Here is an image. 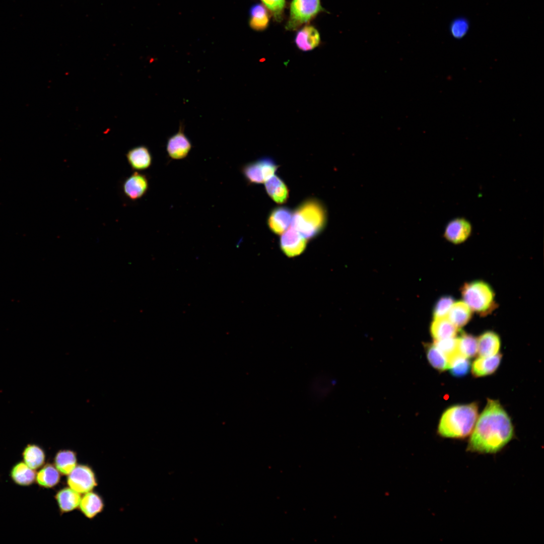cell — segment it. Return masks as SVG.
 I'll return each instance as SVG.
<instances>
[{
  "label": "cell",
  "instance_id": "cell-1",
  "mask_svg": "<svg viewBox=\"0 0 544 544\" xmlns=\"http://www.w3.org/2000/svg\"><path fill=\"white\" fill-rule=\"evenodd\" d=\"M467 450L481 454L500 451L512 439L511 419L498 400L488 399L487 405L476 421Z\"/></svg>",
  "mask_w": 544,
  "mask_h": 544
},
{
  "label": "cell",
  "instance_id": "cell-2",
  "mask_svg": "<svg viewBox=\"0 0 544 544\" xmlns=\"http://www.w3.org/2000/svg\"><path fill=\"white\" fill-rule=\"evenodd\" d=\"M478 418V405L475 402L451 406L442 414L438 433L445 438H465L472 432Z\"/></svg>",
  "mask_w": 544,
  "mask_h": 544
},
{
  "label": "cell",
  "instance_id": "cell-3",
  "mask_svg": "<svg viewBox=\"0 0 544 544\" xmlns=\"http://www.w3.org/2000/svg\"><path fill=\"white\" fill-rule=\"evenodd\" d=\"M326 222V210L322 203L315 198H309L293 213L291 227L306 239H311L323 230Z\"/></svg>",
  "mask_w": 544,
  "mask_h": 544
},
{
  "label": "cell",
  "instance_id": "cell-4",
  "mask_svg": "<svg viewBox=\"0 0 544 544\" xmlns=\"http://www.w3.org/2000/svg\"><path fill=\"white\" fill-rule=\"evenodd\" d=\"M461 293L463 301L480 315H487L496 307L494 293L486 282L475 281L465 283Z\"/></svg>",
  "mask_w": 544,
  "mask_h": 544
},
{
  "label": "cell",
  "instance_id": "cell-5",
  "mask_svg": "<svg viewBox=\"0 0 544 544\" xmlns=\"http://www.w3.org/2000/svg\"><path fill=\"white\" fill-rule=\"evenodd\" d=\"M322 11L320 0H292L286 29L296 30Z\"/></svg>",
  "mask_w": 544,
  "mask_h": 544
},
{
  "label": "cell",
  "instance_id": "cell-6",
  "mask_svg": "<svg viewBox=\"0 0 544 544\" xmlns=\"http://www.w3.org/2000/svg\"><path fill=\"white\" fill-rule=\"evenodd\" d=\"M278 168V165L272 158L264 157L244 165L242 172L249 182L261 183L273 176Z\"/></svg>",
  "mask_w": 544,
  "mask_h": 544
},
{
  "label": "cell",
  "instance_id": "cell-7",
  "mask_svg": "<svg viewBox=\"0 0 544 544\" xmlns=\"http://www.w3.org/2000/svg\"><path fill=\"white\" fill-rule=\"evenodd\" d=\"M68 486L80 494L92 491L97 485V479L92 468L88 465H77L67 475Z\"/></svg>",
  "mask_w": 544,
  "mask_h": 544
},
{
  "label": "cell",
  "instance_id": "cell-8",
  "mask_svg": "<svg viewBox=\"0 0 544 544\" xmlns=\"http://www.w3.org/2000/svg\"><path fill=\"white\" fill-rule=\"evenodd\" d=\"M471 232L472 225L469 221L464 218H456L447 224L443 236L449 242L458 244L465 241Z\"/></svg>",
  "mask_w": 544,
  "mask_h": 544
},
{
  "label": "cell",
  "instance_id": "cell-9",
  "mask_svg": "<svg viewBox=\"0 0 544 544\" xmlns=\"http://www.w3.org/2000/svg\"><path fill=\"white\" fill-rule=\"evenodd\" d=\"M283 252L292 257L301 254L305 249L307 239L293 228H288L282 235L280 241Z\"/></svg>",
  "mask_w": 544,
  "mask_h": 544
},
{
  "label": "cell",
  "instance_id": "cell-10",
  "mask_svg": "<svg viewBox=\"0 0 544 544\" xmlns=\"http://www.w3.org/2000/svg\"><path fill=\"white\" fill-rule=\"evenodd\" d=\"M191 148V143L185 134L183 125L181 124L178 131L167 141V154L172 159L182 160L187 156Z\"/></svg>",
  "mask_w": 544,
  "mask_h": 544
},
{
  "label": "cell",
  "instance_id": "cell-11",
  "mask_svg": "<svg viewBox=\"0 0 544 544\" xmlns=\"http://www.w3.org/2000/svg\"><path fill=\"white\" fill-rule=\"evenodd\" d=\"M149 188V181L147 176L135 172L128 177L122 185L123 191L125 196L132 200L142 197Z\"/></svg>",
  "mask_w": 544,
  "mask_h": 544
},
{
  "label": "cell",
  "instance_id": "cell-12",
  "mask_svg": "<svg viewBox=\"0 0 544 544\" xmlns=\"http://www.w3.org/2000/svg\"><path fill=\"white\" fill-rule=\"evenodd\" d=\"M292 216V211L288 207H277L270 212L267 221V225L275 234H282L289 228Z\"/></svg>",
  "mask_w": 544,
  "mask_h": 544
},
{
  "label": "cell",
  "instance_id": "cell-13",
  "mask_svg": "<svg viewBox=\"0 0 544 544\" xmlns=\"http://www.w3.org/2000/svg\"><path fill=\"white\" fill-rule=\"evenodd\" d=\"M126 157L131 168L137 171L148 169L151 166L153 161L149 149L143 145L130 149L127 152Z\"/></svg>",
  "mask_w": 544,
  "mask_h": 544
},
{
  "label": "cell",
  "instance_id": "cell-14",
  "mask_svg": "<svg viewBox=\"0 0 544 544\" xmlns=\"http://www.w3.org/2000/svg\"><path fill=\"white\" fill-rule=\"evenodd\" d=\"M295 42L300 50L303 51H311L319 45L320 34L314 27L305 26L297 33Z\"/></svg>",
  "mask_w": 544,
  "mask_h": 544
},
{
  "label": "cell",
  "instance_id": "cell-15",
  "mask_svg": "<svg viewBox=\"0 0 544 544\" xmlns=\"http://www.w3.org/2000/svg\"><path fill=\"white\" fill-rule=\"evenodd\" d=\"M104 507L102 497L98 494L90 491L81 497L79 508L86 517L92 519L102 511Z\"/></svg>",
  "mask_w": 544,
  "mask_h": 544
},
{
  "label": "cell",
  "instance_id": "cell-16",
  "mask_svg": "<svg viewBox=\"0 0 544 544\" xmlns=\"http://www.w3.org/2000/svg\"><path fill=\"white\" fill-rule=\"evenodd\" d=\"M80 493L70 487L59 490L55 496L60 512H71L78 508L81 499Z\"/></svg>",
  "mask_w": 544,
  "mask_h": 544
},
{
  "label": "cell",
  "instance_id": "cell-17",
  "mask_svg": "<svg viewBox=\"0 0 544 544\" xmlns=\"http://www.w3.org/2000/svg\"><path fill=\"white\" fill-rule=\"evenodd\" d=\"M502 355L497 354L489 357H480L472 364V373L476 377L485 376L493 373L499 367Z\"/></svg>",
  "mask_w": 544,
  "mask_h": 544
},
{
  "label": "cell",
  "instance_id": "cell-18",
  "mask_svg": "<svg viewBox=\"0 0 544 544\" xmlns=\"http://www.w3.org/2000/svg\"><path fill=\"white\" fill-rule=\"evenodd\" d=\"M478 340V353L480 357H489L498 353L500 339L495 332L488 331L482 334Z\"/></svg>",
  "mask_w": 544,
  "mask_h": 544
},
{
  "label": "cell",
  "instance_id": "cell-19",
  "mask_svg": "<svg viewBox=\"0 0 544 544\" xmlns=\"http://www.w3.org/2000/svg\"><path fill=\"white\" fill-rule=\"evenodd\" d=\"M459 330L447 317L434 318L431 327V334L434 341L455 337Z\"/></svg>",
  "mask_w": 544,
  "mask_h": 544
},
{
  "label": "cell",
  "instance_id": "cell-20",
  "mask_svg": "<svg viewBox=\"0 0 544 544\" xmlns=\"http://www.w3.org/2000/svg\"><path fill=\"white\" fill-rule=\"evenodd\" d=\"M265 187L268 195L276 202H286L289 197V190L284 182L278 176L274 175L265 181Z\"/></svg>",
  "mask_w": 544,
  "mask_h": 544
},
{
  "label": "cell",
  "instance_id": "cell-21",
  "mask_svg": "<svg viewBox=\"0 0 544 544\" xmlns=\"http://www.w3.org/2000/svg\"><path fill=\"white\" fill-rule=\"evenodd\" d=\"M471 310L464 301L454 302L447 317L458 328L466 324L471 318Z\"/></svg>",
  "mask_w": 544,
  "mask_h": 544
},
{
  "label": "cell",
  "instance_id": "cell-22",
  "mask_svg": "<svg viewBox=\"0 0 544 544\" xmlns=\"http://www.w3.org/2000/svg\"><path fill=\"white\" fill-rule=\"evenodd\" d=\"M54 466L63 475H68L77 465L76 453L70 449L61 450L54 457Z\"/></svg>",
  "mask_w": 544,
  "mask_h": 544
},
{
  "label": "cell",
  "instance_id": "cell-23",
  "mask_svg": "<svg viewBox=\"0 0 544 544\" xmlns=\"http://www.w3.org/2000/svg\"><path fill=\"white\" fill-rule=\"evenodd\" d=\"M267 9L261 4L253 5L250 10V27L256 31H262L268 26L269 16Z\"/></svg>",
  "mask_w": 544,
  "mask_h": 544
},
{
  "label": "cell",
  "instance_id": "cell-24",
  "mask_svg": "<svg viewBox=\"0 0 544 544\" xmlns=\"http://www.w3.org/2000/svg\"><path fill=\"white\" fill-rule=\"evenodd\" d=\"M38 484L44 488H50L56 486L60 481V472L51 464H47L37 473Z\"/></svg>",
  "mask_w": 544,
  "mask_h": 544
},
{
  "label": "cell",
  "instance_id": "cell-25",
  "mask_svg": "<svg viewBox=\"0 0 544 544\" xmlns=\"http://www.w3.org/2000/svg\"><path fill=\"white\" fill-rule=\"evenodd\" d=\"M36 476L34 470L29 467L25 462L17 463L11 471V477L13 481L22 486H28L32 484Z\"/></svg>",
  "mask_w": 544,
  "mask_h": 544
},
{
  "label": "cell",
  "instance_id": "cell-26",
  "mask_svg": "<svg viewBox=\"0 0 544 544\" xmlns=\"http://www.w3.org/2000/svg\"><path fill=\"white\" fill-rule=\"evenodd\" d=\"M23 456L24 462L33 469L41 466L45 457L43 450L36 445H28L24 450Z\"/></svg>",
  "mask_w": 544,
  "mask_h": 544
},
{
  "label": "cell",
  "instance_id": "cell-27",
  "mask_svg": "<svg viewBox=\"0 0 544 544\" xmlns=\"http://www.w3.org/2000/svg\"><path fill=\"white\" fill-rule=\"evenodd\" d=\"M457 341L458 353L460 356L469 358L477 354L478 340L471 334L462 332L457 337Z\"/></svg>",
  "mask_w": 544,
  "mask_h": 544
},
{
  "label": "cell",
  "instance_id": "cell-28",
  "mask_svg": "<svg viewBox=\"0 0 544 544\" xmlns=\"http://www.w3.org/2000/svg\"><path fill=\"white\" fill-rule=\"evenodd\" d=\"M427 356L431 365L436 369L443 371L449 369L447 358L434 344L427 346Z\"/></svg>",
  "mask_w": 544,
  "mask_h": 544
},
{
  "label": "cell",
  "instance_id": "cell-29",
  "mask_svg": "<svg viewBox=\"0 0 544 544\" xmlns=\"http://www.w3.org/2000/svg\"><path fill=\"white\" fill-rule=\"evenodd\" d=\"M433 344L446 356L449 364L453 359L460 355L458 350L457 338L453 337L434 341Z\"/></svg>",
  "mask_w": 544,
  "mask_h": 544
},
{
  "label": "cell",
  "instance_id": "cell-30",
  "mask_svg": "<svg viewBox=\"0 0 544 544\" xmlns=\"http://www.w3.org/2000/svg\"><path fill=\"white\" fill-rule=\"evenodd\" d=\"M470 366V362L468 358L459 355L450 361L449 368L452 375L459 377L467 374Z\"/></svg>",
  "mask_w": 544,
  "mask_h": 544
},
{
  "label": "cell",
  "instance_id": "cell-31",
  "mask_svg": "<svg viewBox=\"0 0 544 544\" xmlns=\"http://www.w3.org/2000/svg\"><path fill=\"white\" fill-rule=\"evenodd\" d=\"M263 5L270 12L275 20L281 22L283 18L285 0H261Z\"/></svg>",
  "mask_w": 544,
  "mask_h": 544
},
{
  "label": "cell",
  "instance_id": "cell-32",
  "mask_svg": "<svg viewBox=\"0 0 544 544\" xmlns=\"http://www.w3.org/2000/svg\"><path fill=\"white\" fill-rule=\"evenodd\" d=\"M453 303L454 300L451 296H446L440 298L433 310L434 318L447 317Z\"/></svg>",
  "mask_w": 544,
  "mask_h": 544
},
{
  "label": "cell",
  "instance_id": "cell-33",
  "mask_svg": "<svg viewBox=\"0 0 544 544\" xmlns=\"http://www.w3.org/2000/svg\"><path fill=\"white\" fill-rule=\"evenodd\" d=\"M468 29V22L463 18H458L453 20L450 27L452 36L457 39L461 38L464 36Z\"/></svg>",
  "mask_w": 544,
  "mask_h": 544
}]
</instances>
